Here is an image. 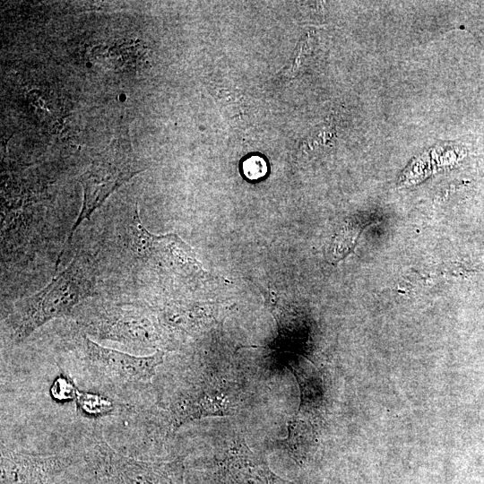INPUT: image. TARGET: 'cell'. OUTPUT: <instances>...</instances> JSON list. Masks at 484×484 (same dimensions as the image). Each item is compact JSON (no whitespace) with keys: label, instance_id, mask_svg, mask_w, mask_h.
I'll return each instance as SVG.
<instances>
[{"label":"cell","instance_id":"1","mask_svg":"<svg viewBox=\"0 0 484 484\" xmlns=\"http://www.w3.org/2000/svg\"><path fill=\"white\" fill-rule=\"evenodd\" d=\"M95 273L91 259L77 255L39 291L16 300L4 320L11 339L19 342L49 320L69 315L92 296Z\"/></svg>","mask_w":484,"mask_h":484},{"label":"cell","instance_id":"2","mask_svg":"<svg viewBox=\"0 0 484 484\" xmlns=\"http://www.w3.org/2000/svg\"><path fill=\"white\" fill-rule=\"evenodd\" d=\"M83 459L94 484H185L182 458L169 462L138 460L118 453L99 438Z\"/></svg>","mask_w":484,"mask_h":484},{"label":"cell","instance_id":"3","mask_svg":"<svg viewBox=\"0 0 484 484\" xmlns=\"http://www.w3.org/2000/svg\"><path fill=\"white\" fill-rule=\"evenodd\" d=\"M77 354L84 368L98 382L118 387L145 384L155 375L163 362L161 350L150 356H134L103 347L85 334H80Z\"/></svg>","mask_w":484,"mask_h":484},{"label":"cell","instance_id":"4","mask_svg":"<svg viewBox=\"0 0 484 484\" xmlns=\"http://www.w3.org/2000/svg\"><path fill=\"white\" fill-rule=\"evenodd\" d=\"M78 323L98 340L134 348L154 347L160 339L155 323L139 306L106 303L84 313Z\"/></svg>","mask_w":484,"mask_h":484},{"label":"cell","instance_id":"5","mask_svg":"<svg viewBox=\"0 0 484 484\" xmlns=\"http://www.w3.org/2000/svg\"><path fill=\"white\" fill-rule=\"evenodd\" d=\"M110 151L109 155L95 162L89 170L80 178L83 189V200L80 213L73 223L63 250L58 255L56 265L65 247L70 244L72 238L79 225L97 210L105 200L122 184L139 173L141 169L135 167L126 156L115 155Z\"/></svg>","mask_w":484,"mask_h":484},{"label":"cell","instance_id":"6","mask_svg":"<svg viewBox=\"0 0 484 484\" xmlns=\"http://www.w3.org/2000/svg\"><path fill=\"white\" fill-rule=\"evenodd\" d=\"M77 460L71 454H35L2 447L1 484H55Z\"/></svg>","mask_w":484,"mask_h":484},{"label":"cell","instance_id":"7","mask_svg":"<svg viewBox=\"0 0 484 484\" xmlns=\"http://www.w3.org/2000/svg\"><path fill=\"white\" fill-rule=\"evenodd\" d=\"M132 227L136 252L143 260L181 274L199 270L190 247L175 234L157 236L150 232L143 225L137 210Z\"/></svg>","mask_w":484,"mask_h":484},{"label":"cell","instance_id":"8","mask_svg":"<svg viewBox=\"0 0 484 484\" xmlns=\"http://www.w3.org/2000/svg\"><path fill=\"white\" fill-rule=\"evenodd\" d=\"M237 401L227 392L207 382H196L182 390L170 405L174 428L186 422L211 416L234 413Z\"/></svg>","mask_w":484,"mask_h":484},{"label":"cell","instance_id":"9","mask_svg":"<svg viewBox=\"0 0 484 484\" xmlns=\"http://www.w3.org/2000/svg\"><path fill=\"white\" fill-rule=\"evenodd\" d=\"M217 484H293L276 475L260 454L243 440L234 441L218 462Z\"/></svg>","mask_w":484,"mask_h":484},{"label":"cell","instance_id":"10","mask_svg":"<svg viewBox=\"0 0 484 484\" xmlns=\"http://www.w3.org/2000/svg\"><path fill=\"white\" fill-rule=\"evenodd\" d=\"M311 443V427L298 412L288 423L287 437L276 442L279 446L287 450L298 463L305 460Z\"/></svg>","mask_w":484,"mask_h":484},{"label":"cell","instance_id":"11","mask_svg":"<svg viewBox=\"0 0 484 484\" xmlns=\"http://www.w3.org/2000/svg\"><path fill=\"white\" fill-rule=\"evenodd\" d=\"M78 411L86 417L97 418L112 412L115 402L99 393L78 391L76 398Z\"/></svg>","mask_w":484,"mask_h":484},{"label":"cell","instance_id":"12","mask_svg":"<svg viewBox=\"0 0 484 484\" xmlns=\"http://www.w3.org/2000/svg\"><path fill=\"white\" fill-rule=\"evenodd\" d=\"M78 391L73 381L65 374H60L50 387L52 398L61 402L75 400Z\"/></svg>","mask_w":484,"mask_h":484},{"label":"cell","instance_id":"13","mask_svg":"<svg viewBox=\"0 0 484 484\" xmlns=\"http://www.w3.org/2000/svg\"><path fill=\"white\" fill-rule=\"evenodd\" d=\"M243 172L249 179L261 178L267 172L266 162L260 156H251L244 161Z\"/></svg>","mask_w":484,"mask_h":484}]
</instances>
